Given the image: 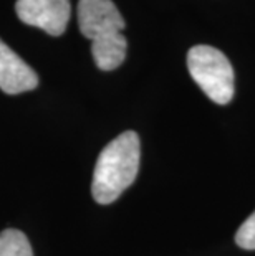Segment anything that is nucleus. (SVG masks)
Wrapping results in <instances>:
<instances>
[{
	"label": "nucleus",
	"mask_w": 255,
	"mask_h": 256,
	"mask_svg": "<svg viewBox=\"0 0 255 256\" xmlns=\"http://www.w3.org/2000/svg\"><path fill=\"white\" fill-rule=\"evenodd\" d=\"M15 12L24 24L60 36L67 30L72 5L70 0H17Z\"/></svg>",
	"instance_id": "3"
},
{
	"label": "nucleus",
	"mask_w": 255,
	"mask_h": 256,
	"mask_svg": "<svg viewBox=\"0 0 255 256\" xmlns=\"http://www.w3.org/2000/svg\"><path fill=\"white\" fill-rule=\"evenodd\" d=\"M235 243L243 250H255V212L238 226Z\"/></svg>",
	"instance_id": "8"
},
{
	"label": "nucleus",
	"mask_w": 255,
	"mask_h": 256,
	"mask_svg": "<svg viewBox=\"0 0 255 256\" xmlns=\"http://www.w3.org/2000/svg\"><path fill=\"white\" fill-rule=\"evenodd\" d=\"M124 18L111 0H80L78 26L83 36L91 42L98 38L121 34Z\"/></svg>",
	"instance_id": "4"
},
{
	"label": "nucleus",
	"mask_w": 255,
	"mask_h": 256,
	"mask_svg": "<svg viewBox=\"0 0 255 256\" xmlns=\"http://www.w3.org/2000/svg\"><path fill=\"white\" fill-rule=\"evenodd\" d=\"M128 40L123 34H115L91 42V55L103 72H113L126 58Z\"/></svg>",
	"instance_id": "6"
},
{
	"label": "nucleus",
	"mask_w": 255,
	"mask_h": 256,
	"mask_svg": "<svg viewBox=\"0 0 255 256\" xmlns=\"http://www.w3.org/2000/svg\"><path fill=\"white\" fill-rule=\"evenodd\" d=\"M0 256H34V252L24 233L9 228L0 233Z\"/></svg>",
	"instance_id": "7"
},
{
	"label": "nucleus",
	"mask_w": 255,
	"mask_h": 256,
	"mask_svg": "<svg viewBox=\"0 0 255 256\" xmlns=\"http://www.w3.org/2000/svg\"><path fill=\"white\" fill-rule=\"evenodd\" d=\"M141 142L134 130L119 134L101 150L93 170L91 195L100 205L113 204L136 180Z\"/></svg>",
	"instance_id": "1"
},
{
	"label": "nucleus",
	"mask_w": 255,
	"mask_h": 256,
	"mask_svg": "<svg viewBox=\"0 0 255 256\" xmlns=\"http://www.w3.org/2000/svg\"><path fill=\"white\" fill-rule=\"evenodd\" d=\"M39 86V74L12 48L0 40V90L7 94H20Z\"/></svg>",
	"instance_id": "5"
},
{
	"label": "nucleus",
	"mask_w": 255,
	"mask_h": 256,
	"mask_svg": "<svg viewBox=\"0 0 255 256\" xmlns=\"http://www.w3.org/2000/svg\"><path fill=\"white\" fill-rule=\"evenodd\" d=\"M187 68L196 84L215 104H229L235 91V76L230 62L220 50L196 45L187 53Z\"/></svg>",
	"instance_id": "2"
}]
</instances>
